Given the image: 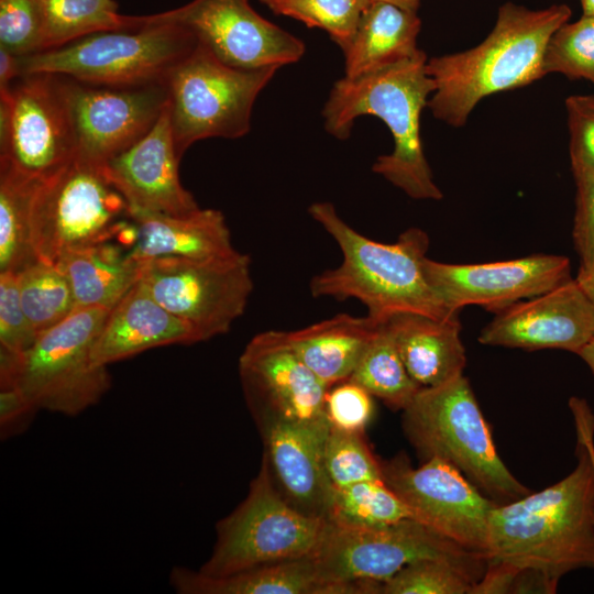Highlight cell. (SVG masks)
Masks as SVG:
<instances>
[{
  "label": "cell",
  "mask_w": 594,
  "mask_h": 594,
  "mask_svg": "<svg viewBox=\"0 0 594 594\" xmlns=\"http://www.w3.org/2000/svg\"><path fill=\"white\" fill-rule=\"evenodd\" d=\"M576 432V465L559 482L491 514L486 562L507 564L553 593L565 574L594 570V414L580 397L569 400Z\"/></svg>",
  "instance_id": "1"
},
{
  "label": "cell",
  "mask_w": 594,
  "mask_h": 594,
  "mask_svg": "<svg viewBox=\"0 0 594 594\" xmlns=\"http://www.w3.org/2000/svg\"><path fill=\"white\" fill-rule=\"evenodd\" d=\"M308 212L342 252L339 266L310 280L315 298H354L367 308V316L377 321L403 312L436 319L459 315L447 308L425 275L424 261L430 241L424 230L411 227L396 242L382 243L350 227L331 202H315Z\"/></svg>",
  "instance_id": "2"
},
{
  "label": "cell",
  "mask_w": 594,
  "mask_h": 594,
  "mask_svg": "<svg viewBox=\"0 0 594 594\" xmlns=\"http://www.w3.org/2000/svg\"><path fill=\"white\" fill-rule=\"evenodd\" d=\"M571 14L566 4L530 10L506 2L499 7L493 30L479 45L429 58L426 70L435 91L428 107L435 118L460 128L483 98L546 76L547 44Z\"/></svg>",
  "instance_id": "3"
},
{
  "label": "cell",
  "mask_w": 594,
  "mask_h": 594,
  "mask_svg": "<svg viewBox=\"0 0 594 594\" xmlns=\"http://www.w3.org/2000/svg\"><path fill=\"white\" fill-rule=\"evenodd\" d=\"M427 61L419 50L381 69L353 78L344 76L331 88L322 117L326 130L340 140L351 135L358 117L380 118L392 133L394 148L378 156L372 170L413 199L440 200L443 195L433 180L420 135L421 112L435 91Z\"/></svg>",
  "instance_id": "4"
},
{
  "label": "cell",
  "mask_w": 594,
  "mask_h": 594,
  "mask_svg": "<svg viewBox=\"0 0 594 594\" xmlns=\"http://www.w3.org/2000/svg\"><path fill=\"white\" fill-rule=\"evenodd\" d=\"M403 428L424 461L439 458L451 463L496 503L513 502L530 493L501 459L491 427L464 375L421 387L403 409Z\"/></svg>",
  "instance_id": "5"
},
{
  "label": "cell",
  "mask_w": 594,
  "mask_h": 594,
  "mask_svg": "<svg viewBox=\"0 0 594 594\" xmlns=\"http://www.w3.org/2000/svg\"><path fill=\"white\" fill-rule=\"evenodd\" d=\"M196 44L186 28L161 12L144 15L138 26L92 33L19 56V62L21 75L47 73L97 86H144L166 82Z\"/></svg>",
  "instance_id": "6"
},
{
  "label": "cell",
  "mask_w": 594,
  "mask_h": 594,
  "mask_svg": "<svg viewBox=\"0 0 594 594\" xmlns=\"http://www.w3.org/2000/svg\"><path fill=\"white\" fill-rule=\"evenodd\" d=\"M109 311L78 308L24 352L0 348V386L18 387L38 410L70 417L98 404L111 375L92 361V349Z\"/></svg>",
  "instance_id": "7"
},
{
  "label": "cell",
  "mask_w": 594,
  "mask_h": 594,
  "mask_svg": "<svg viewBox=\"0 0 594 594\" xmlns=\"http://www.w3.org/2000/svg\"><path fill=\"white\" fill-rule=\"evenodd\" d=\"M328 519L308 515L278 491L266 457L246 497L216 525V543L200 566L202 574L223 576L251 568L311 556Z\"/></svg>",
  "instance_id": "8"
},
{
  "label": "cell",
  "mask_w": 594,
  "mask_h": 594,
  "mask_svg": "<svg viewBox=\"0 0 594 594\" xmlns=\"http://www.w3.org/2000/svg\"><path fill=\"white\" fill-rule=\"evenodd\" d=\"M277 69L231 67L197 42L166 81L178 157L204 139L244 136L251 129L254 102Z\"/></svg>",
  "instance_id": "9"
},
{
  "label": "cell",
  "mask_w": 594,
  "mask_h": 594,
  "mask_svg": "<svg viewBox=\"0 0 594 594\" xmlns=\"http://www.w3.org/2000/svg\"><path fill=\"white\" fill-rule=\"evenodd\" d=\"M128 205L102 168L75 157L40 182L32 205L31 242L37 260L56 263L77 248L118 239Z\"/></svg>",
  "instance_id": "10"
},
{
  "label": "cell",
  "mask_w": 594,
  "mask_h": 594,
  "mask_svg": "<svg viewBox=\"0 0 594 594\" xmlns=\"http://www.w3.org/2000/svg\"><path fill=\"white\" fill-rule=\"evenodd\" d=\"M141 280L201 341L227 333L253 292L251 258L235 251L208 258L158 257L143 263Z\"/></svg>",
  "instance_id": "11"
},
{
  "label": "cell",
  "mask_w": 594,
  "mask_h": 594,
  "mask_svg": "<svg viewBox=\"0 0 594 594\" xmlns=\"http://www.w3.org/2000/svg\"><path fill=\"white\" fill-rule=\"evenodd\" d=\"M75 156L62 76L25 74L0 90V165L45 180Z\"/></svg>",
  "instance_id": "12"
},
{
  "label": "cell",
  "mask_w": 594,
  "mask_h": 594,
  "mask_svg": "<svg viewBox=\"0 0 594 594\" xmlns=\"http://www.w3.org/2000/svg\"><path fill=\"white\" fill-rule=\"evenodd\" d=\"M311 557L320 573L336 583H383L422 559L485 558L415 519L384 526L328 519L322 540Z\"/></svg>",
  "instance_id": "13"
},
{
  "label": "cell",
  "mask_w": 594,
  "mask_h": 594,
  "mask_svg": "<svg viewBox=\"0 0 594 594\" xmlns=\"http://www.w3.org/2000/svg\"><path fill=\"white\" fill-rule=\"evenodd\" d=\"M381 464L384 483L408 506L415 520L485 557L490 517L498 503L439 458L414 468L399 453Z\"/></svg>",
  "instance_id": "14"
},
{
  "label": "cell",
  "mask_w": 594,
  "mask_h": 594,
  "mask_svg": "<svg viewBox=\"0 0 594 594\" xmlns=\"http://www.w3.org/2000/svg\"><path fill=\"white\" fill-rule=\"evenodd\" d=\"M62 79L74 129L75 157L98 167L143 138L168 102L166 82L111 87L66 76Z\"/></svg>",
  "instance_id": "15"
},
{
  "label": "cell",
  "mask_w": 594,
  "mask_h": 594,
  "mask_svg": "<svg viewBox=\"0 0 594 594\" xmlns=\"http://www.w3.org/2000/svg\"><path fill=\"white\" fill-rule=\"evenodd\" d=\"M163 14L234 68H279L306 51L302 41L260 15L249 0H191Z\"/></svg>",
  "instance_id": "16"
},
{
  "label": "cell",
  "mask_w": 594,
  "mask_h": 594,
  "mask_svg": "<svg viewBox=\"0 0 594 594\" xmlns=\"http://www.w3.org/2000/svg\"><path fill=\"white\" fill-rule=\"evenodd\" d=\"M239 373L256 421L328 420L324 407L330 387L299 359L286 331L268 330L254 336L239 359Z\"/></svg>",
  "instance_id": "17"
},
{
  "label": "cell",
  "mask_w": 594,
  "mask_h": 594,
  "mask_svg": "<svg viewBox=\"0 0 594 594\" xmlns=\"http://www.w3.org/2000/svg\"><path fill=\"white\" fill-rule=\"evenodd\" d=\"M570 261L557 254L479 264H449L428 257L424 272L451 312L470 305L497 312L571 279Z\"/></svg>",
  "instance_id": "18"
},
{
  "label": "cell",
  "mask_w": 594,
  "mask_h": 594,
  "mask_svg": "<svg viewBox=\"0 0 594 594\" xmlns=\"http://www.w3.org/2000/svg\"><path fill=\"white\" fill-rule=\"evenodd\" d=\"M495 314L479 336L484 345L578 354L594 339V310L575 278Z\"/></svg>",
  "instance_id": "19"
},
{
  "label": "cell",
  "mask_w": 594,
  "mask_h": 594,
  "mask_svg": "<svg viewBox=\"0 0 594 594\" xmlns=\"http://www.w3.org/2000/svg\"><path fill=\"white\" fill-rule=\"evenodd\" d=\"M179 162L166 105L143 138L101 168L124 198L128 213L147 211L184 216L198 210L199 206L180 183Z\"/></svg>",
  "instance_id": "20"
},
{
  "label": "cell",
  "mask_w": 594,
  "mask_h": 594,
  "mask_svg": "<svg viewBox=\"0 0 594 594\" xmlns=\"http://www.w3.org/2000/svg\"><path fill=\"white\" fill-rule=\"evenodd\" d=\"M256 422L282 494L299 510L327 518L332 491L323 460L329 421L268 418Z\"/></svg>",
  "instance_id": "21"
},
{
  "label": "cell",
  "mask_w": 594,
  "mask_h": 594,
  "mask_svg": "<svg viewBox=\"0 0 594 594\" xmlns=\"http://www.w3.org/2000/svg\"><path fill=\"white\" fill-rule=\"evenodd\" d=\"M201 342L185 321L165 309L140 279L110 309L92 349L98 365L131 358L146 350Z\"/></svg>",
  "instance_id": "22"
},
{
  "label": "cell",
  "mask_w": 594,
  "mask_h": 594,
  "mask_svg": "<svg viewBox=\"0 0 594 594\" xmlns=\"http://www.w3.org/2000/svg\"><path fill=\"white\" fill-rule=\"evenodd\" d=\"M169 583L178 594H374L371 583H336L327 580L311 556L223 576L174 566Z\"/></svg>",
  "instance_id": "23"
},
{
  "label": "cell",
  "mask_w": 594,
  "mask_h": 594,
  "mask_svg": "<svg viewBox=\"0 0 594 594\" xmlns=\"http://www.w3.org/2000/svg\"><path fill=\"white\" fill-rule=\"evenodd\" d=\"M136 238L130 255L145 263L158 257L208 258L226 256L237 250L223 213L201 209L172 216L147 211H131Z\"/></svg>",
  "instance_id": "24"
},
{
  "label": "cell",
  "mask_w": 594,
  "mask_h": 594,
  "mask_svg": "<svg viewBox=\"0 0 594 594\" xmlns=\"http://www.w3.org/2000/svg\"><path fill=\"white\" fill-rule=\"evenodd\" d=\"M386 323L411 378L432 387L463 375L466 365L459 315L436 319L420 314H396Z\"/></svg>",
  "instance_id": "25"
},
{
  "label": "cell",
  "mask_w": 594,
  "mask_h": 594,
  "mask_svg": "<svg viewBox=\"0 0 594 594\" xmlns=\"http://www.w3.org/2000/svg\"><path fill=\"white\" fill-rule=\"evenodd\" d=\"M421 21L417 12L383 0H371L344 54L345 77H358L402 59L419 48Z\"/></svg>",
  "instance_id": "26"
},
{
  "label": "cell",
  "mask_w": 594,
  "mask_h": 594,
  "mask_svg": "<svg viewBox=\"0 0 594 594\" xmlns=\"http://www.w3.org/2000/svg\"><path fill=\"white\" fill-rule=\"evenodd\" d=\"M380 321L338 314L301 329L286 331L299 359L329 387L350 378Z\"/></svg>",
  "instance_id": "27"
},
{
  "label": "cell",
  "mask_w": 594,
  "mask_h": 594,
  "mask_svg": "<svg viewBox=\"0 0 594 594\" xmlns=\"http://www.w3.org/2000/svg\"><path fill=\"white\" fill-rule=\"evenodd\" d=\"M56 264L67 276L78 308H113L141 279L143 263L105 241L65 253Z\"/></svg>",
  "instance_id": "28"
},
{
  "label": "cell",
  "mask_w": 594,
  "mask_h": 594,
  "mask_svg": "<svg viewBox=\"0 0 594 594\" xmlns=\"http://www.w3.org/2000/svg\"><path fill=\"white\" fill-rule=\"evenodd\" d=\"M43 25V51L82 36L138 26L144 15H124L113 0H37Z\"/></svg>",
  "instance_id": "29"
},
{
  "label": "cell",
  "mask_w": 594,
  "mask_h": 594,
  "mask_svg": "<svg viewBox=\"0 0 594 594\" xmlns=\"http://www.w3.org/2000/svg\"><path fill=\"white\" fill-rule=\"evenodd\" d=\"M40 182L0 165V272L16 273L37 260L31 216Z\"/></svg>",
  "instance_id": "30"
},
{
  "label": "cell",
  "mask_w": 594,
  "mask_h": 594,
  "mask_svg": "<svg viewBox=\"0 0 594 594\" xmlns=\"http://www.w3.org/2000/svg\"><path fill=\"white\" fill-rule=\"evenodd\" d=\"M350 381L394 410H403L421 388L409 375L386 320L365 346Z\"/></svg>",
  "instance_id": "31"
},
{
  "label": "cell",
  "mask_w": 594,
  "mask_h": 594,
  "mask_svg": "<svg viewBox=\"0 0 594 594\" xmlns=\"http://www.w3.org/2000/svg\"><path fill=\"white\" fill-rule=\"evenodd\" d=\"M22 308L37 337L76 310L72 285L56 263L36 260L16 272Z\"/></svg>",
  "instance_id": "32"
},
{
  "label": "cell",
  "mask_w": 594,
  "mask_h": 594,
  "mask_svg": "<svg viewBox=\"0 0 594 594\" xmlns=\"http://www.w3.org/2000/svg\"><path fill=\"white\" fill-rule=\"evenodd\" d=\"M486 564L485 558L422 559L381 583V594H471Z\"/></svg>",
  "instance_id": "33"
},
{
  "label": "cell",
  "mask_w": 594,
  "mask_h": 594,
  "mask_svg": "<svg viewBox=\"0 0 594 594\" xmlns=\"http://www.w3.org/2000/svg\"><path fill=\"white\" fill-rule=\"evenodd\" d=\"M327 518L359 526H384L414 519L408 506L383 480L332 486Z\"/></svg>",
  "instance_id": "34"
},
{
  "label": "cell",
  "mask_w": 594,
  "mask_h": 594,
  "mask_svg": "<svg viewBox=\"0 0 594 594\" xmlns=\"http://www.w3.org/2000/svg\"><path fill=\"white\" fill-rule=\"evenodd\" d=\"M275 14L324 30L343 51L371 0H260Z\"/></svg>",
  "instance_id": "35"
},
{
  "label": "cell",
  "mask_w": 594,
  "mask_h": 594,
  "mask_svg": "<svg viewBox=\"0 0 594 594\" xmlns=\"http://www.w3.org/2000/svg\"><path fill=\"white\" fill-rule=\"evenodd\" d=\"M543 73L594 84V15L568 21L552 34L543 55Z\"/></svg>",
  "instance_id": "36"
},
{
  "label": "cell",
  "mask_w": 594,
  "mask_h": 594,
  "mask_svg": "<svg viewBox=\"0 0 594 594\" xmlns=\"http://www.w3.org/2000/svg\"><path fill=\"white\" fill-rule=\"evenodd\" d=\"M323 460L332 486L383 480L381 461L370 449L363 432H345L330 427Z\"/></svg>",
  "instance_id": "37"
},
{
  "label": "cell",
  "mask_w": 594,
  "mask_h": 594,
  "mask_svg": "<svg viewBox=\"0 0 594 594\" xmlns=\"http://www.w3.org/2000/svg\"><path fill=\"white\" fill-rule=\"evenodd\" d=\"M0 46L16 56L43 51L37 0H0Z\"/></svg>",
  "instance_id": "38"
},
{
  "label": "cell",
  "mask_w": 594,
  "mask_h": 594,
  "mask_svg": "<svg viewBox=\"0 0 594 594\" xmlns=\"http://www.w3.org/2000/svg\"><path fill=\"white\" fill-rule=\"evenodd\" d=\"M570 131V161L575 180L594 176V95L565 100Z\"/></svg>",
  "instance_id": "39"
},
{
  "label": "cell",
  "mask_w": 594,
  "mask_h": 594,
  "mask_svg": "<svg viewBox=\"0 0 594 594\" xmlns=\"http://www.w3.org/2000/svg\"><path fill=\"white\" fill-rule=\"evenodd\" d=\"M324 408L331 428L363 432L373 417V396L359 384L346 380L329 388Z\"/></svg>",
  "instance_id": "40"
},
{
  "label": "cell",
  "mask_w": 594,
  "mask_h": 594,
  "mask_svg": "<svg viewBox=\"0 0 594 594\" xmlns=\"http://www.w3.org/2000/svg\"><path fill=\"white\" fill-rule=\"evenodd\" d=\"M36 339L21 305L16 273L0 272V348L24 352Z\"/></svg>",
  "instance_id": "41"
},
{
  "label": "cell",
  "mask_w": 594,
  "mask_h": 594,
  "mask_svg": "<svg viewBox=\"0 0 594 594\" xmlns=\"http://www.w3.org/2000/svg\"><path fill=\"white\" fill-rule=\"evenodd\" d=\"M576 201L572 238L581 267L594 266V176L575 180Z\"/></svg>",
  "instance_id": "42"
},
{
  "label": "cell",
  "mask_w": 594,
  "mask_h": 594,
  "mask_svg": "<svg viewBox=\"0 0 594 594\" xmlns=\"http://www.w3.org/2000/svg\"><path fill=\"white\" fill-rule=\"evenodd\" d=\"M38 409L15 386H0V437L8 440L29 429Z\"/></svg>",
  "instance_id": "43"
},
{
  "label": "cell",
  "mask_w": 594,
  "mask_h": 594,
  "mask_svg": "<svg viewBox=\"0 0 594 594\" xmlns=\"http://www.w3.org/2000/svg\"><path fill=\"white\" fill-rule=\"evenodd\" d=\"M20 76L19 56L0 46V90L8 89Z\"/></svg>",
  "instance_id": "44"
},
{
  "label": "cell",
  "mask_w": 594,
  "mask_h": 594,
  "mask_svg": "<svg viewBox=\"0 0 594 594\" xmlns=\"http://www.w3.org/2000/svg\"><path fill=\"white\" fill-rule=\"evenodd\" d=\"M575 280L588 298L594 310V266L588 268L580 266Z\"/></svg>",
  "instance_id": "45"
},
{
  "label": "cell",
  "mask_w": 594,
  "mask_h": 594,
  "mask_svg": "<svg viewBox=\"0 0 594 594\" xmlns=\"http://www.w3.org/2000/svg\"><path fill=\"white\" fill-rule=\"evenodd\" d=\"M578 355L585 362L588 369L594 374V339L582 348Z\"/></svg>",
  "instance_id": "46"
},
{
  "label": "cell",
  "mask_w": 594,
  "mask_h": 594,
  "mask_svg": "<svg viewBox=\"0 0 594 594\" xmlns=\"http://www.w3.org/2000/svg\"><path fill=\"white\" fill-rule=\"evenodd\" d=\"M383 1L394 3L405 10L413 11V12H417L420 4V0H383Z\"/></svg>",
  "instance_id": "47"
},
{
  "label": "cell",
  "mask_w": 594,
  "mask_h": 594,
  "mask_svg": "<svg viewBox=\"0 0 594 594\" xmlns=\"http://www.w3.org/2000/svg\"><path fill=\"white\" fill-rule=\"evenodd\" d=\"M583 15H594V0H581Z\"/></svg>",
  "instance_id": "48"
},
{
  "label": "cell",
  "mask_w": 594,
  "mask_h": 594,
  "mask_svg": "<svg viewBox=\"0 0 594 594\" xmlns=\"http://www.w3.org/2000/svg\"><path fill=\"white\" fill-rule=\"evenodd\" d=\"M590 451H591V457H592V461H593V464H594V439H592V441L590 443Z\"/></svg>",
  "instance_id": "49"
}]
</instances>
